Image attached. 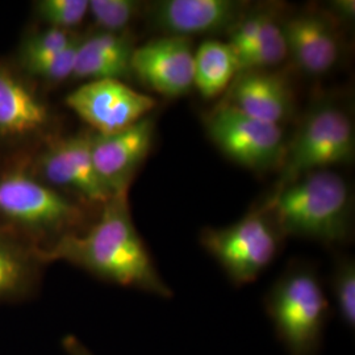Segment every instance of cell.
Segmentation results:
<instances>
[{
    "label": "cell",
    "instance_id": "7402d4cb",
    "mask_svg": "<svg viewBox=\"0 0 355 355\" xmlns=\"http://www.w3.org/2000/svg\"><path fill=\"white\" fill-rule=\"evenodd\" d=\"M330 291L337 316L347 329L355 328V265L350 257H340L330 277Z\"/></svg>",
    "mask_w": 355,
    "mask_h": 355
},
{
    "label": "cell",
    "instance_id": "ac0fdd59",
    "mask_svg": "<svg viewBox=\"0 0 355 355\" xmlns=\"http://www.w3.org/2000/svg\"><path fill=\"white\" fill-rule=\"evenodd\" d=\"M239 71L237 55L227 42L207 40L193 51V86L205 99L223 94Z\"/></svg>",
    "mask_w": 355,
    "mask_h": 355
},
{
    "label": "cell",
    "instance_id": "8fae6325",
    "mask_svg": "<svg viewBox=\"0 0 355 355\" xmlns=\"http://www.w3.org/2000/svg\"><path fill=\"white\" fill-rule=\"evenodd\" d=\"M132 76L153 91L178 98L193 86V51L190 37L165 36L152 40L132 54Z\"/></svg>",
    "mask_w": 355,
    "mask_h": 355
},
{
    "label": "cell",
    "instance_id": "8992f818",
    "mask_svg": "<svg viewBox=\"0 0 355 355\" xmlns=\"http://www.w3.org/2000/svg\"><path fill=\"white\" fill-rule=\"evenodd\" d=\"M91 130L54 135L29 152V167L36 177L91 209H99L114 193L98 175L91 154Z\"/></svg>",
    "mask_w": 355,
    "mask_h": 355
},
{
    "label": "cell",
    "instance_id": "9c48e42d",
    "mask_svg": "<svg viewBox=\"0 0 355 355\" xmlns=\"http://www.w3.org/2000/svg\"><path fill=\"white\" fill-rule=\"evenodd\" d=\"M207 130L221 152L248 168L268 170L283 162L287 146L280 125L257 120L227 103L209 114Z\"/></svg>",
    "mask_w": 355,
    "mask_h": 355
},
{
    "label": "cell",
    "instance_id": "9a60e30c",
    "mask_svg": "<svg viewBox=\"0 0 355 355\" xmlns=\"http://www.w3.org/2000/svg\"><path fill=\"white\" fill-rule=\"evenodd\" d=\"M227 104L261 121L280 125L295 111V98L288 83L265 70L243 71L232 82Z\"/></svg>",
    "mask_w": 355,
    "mask_h": 355
},
{
    "label": "cell",
    "instance_id": "4316f807",
    "mask_svg": "<svg viewBox=\"0 0 355 355\" xmlns=\"http://www.w3.org/2000/svg\"><path fill=\"white\" fill-rule=\"evenodd\" d=\"M331 7L337 16L343 17L346 20L354 19L355 3L353 0H337L331 3Z\"/></svg>",
    "mask_w": 355,
    "mask_h": 355
},
{
    "label": "cell",
    "instance_id": "5bb4252c",
    "mask_svg": "<svg viewBox=\"0 0 355 355\" xmlns=\"http://www.w3.org/2000/svg\"><path fill=\"white\" fill-rule=\"evenodd\" d=\"M287 53L308 76H322L340 58V40L329 20L318 13L303 12L282 24Z\"/></svg>",
    "mask_w": 355,
    "mask_h": 355
},
{
    "label": "cell",
    "instance_id": "52a82bcc",
    "mask_svg": "<svg viewBox=\"0 0 355 355\" xmlns=\"http://www.w3.org/2000/svg\"><path fill=\"white\" fill-rule=\"evenodd\" d=\"M354 153V125L349 114L336 105H320L306 116L286 148L277 189L308 173L349 164Z\"/></svg>",
    "mask_w": 355,
    "mask_h": 355
},
{
    "label": "cell",
    "instance_id": "7a4b0ae2",
    "mask_svg": "<svg viewBox=\"0 0 355 355\" xmlns=\"http://www.w3.org/2000/svg\"><path fill=\"white\" fill-rule=\"evenodd\" d=\"M91 208L40 180L29 167V152L0 162V227L42 253L89 227Z\"/></svg>",
    "mask_w": 355,
    "mask_h": 355
},
{
    "label": "cell",
    "instance_id": "d6986e66",
    "mask_svg": "<svg viewBox=\"0 0 355 355\" xmlns=\"http://www.w3.org/2000/svg\"><path fill=\"white\" fill-rule=\"evenodd\" d=\"M287 55L288 53L282 24L271 15L258 37L255 38L253 45L237 57L240 69L239 74L243 71L265 70L266 67L279 64Z\"/></svg>",
    "mask_w": 355,
    "mask_h": 355
},
{
    "label": "cell",
    "instance_id": "cb8c5ba5",
    "mask_svg": "<svg viewBox=\"0 0 355 355\" xmlns=\"http://www.w3.org/2000/svg\"><path fill=\"white\" fill-rule=\"evenodd\" d=\"M33 10L45 26L76 32L89 16V0H38Z\"/></svg>",
    "mask_w": 355,
    "mask_h": 355
},
{
    "label": "cell",
    "instance_id": "ffe728a7",
    "mask_svg": "<svg viewBox=\"0 0 355 355\" xmlns=\"http://www.w3.org/2000/svg\"><path fill=\"white\" fill-rule=\"evenodd\" d=\"M82 36L76 38L64 51L44 60H37L23 64H15L24 76L36 82L38 86H57L71 79L76 64V54L82 41Z\"/></svg>",
    "mask_w": 355,
    "mask_h": 355
},
{
    "label": "cell",
    "instance_id": "4fadbf2b",
    "mask_svg": "<svg viewBox=\"0 0 355 355\" xmlns=\"http://www.w3.org/2000/svg\"><path fill=\"white\" fill-rule=\"evenodd\" d=\"M245 8L237 0H164L153 7L152 23L168 36L218 33L236 26Z\"/></svg>",
    "mask_w": 355,
    "mask_h": 355
},
{
    "label": "cell",
    "instance_id": "7c38bea8",
    "mask_svg": "<svg viewBox=\"0 0 355 355\" xmlns=\"http://www.w3.org/2000/svg\"><path fill=\"white\" fill-rule=\"evenodd\" d=\"M154 121L146 116L114 135L92 132L91 154L95 170L112 193L129 191L140 166L152 150Z\"/></svg>",
    "mask_w": 355,
    "mask_h": 355
},
{
    "label": "cell",
    "instance_id": "ba28073f",
    "mask_svg": "<svg viewBox=\"0 0 355 355\" xmlns=\"http://www.w3.org/2000/svg\"><path fill=\"white\" fill-rule=\"evenodd\" d=\"M54 123L37 83L0 60V146L31 152L55 135Z\"/></svg>",
    "mask_w": 355,
    "mask_h": 355
},
{
    "label": "cell",
    "instance_id": "3957f363",
    "mask_svg": "<svg viewBox=\"0 0 355 355\" xmlns=\"http://www.w3.org/2000/svg\"><path fill=\"white\" fill-rule=\"evenodd\" d=\"M282 236L341 245L350 239L352 195L347 183L329 170L312 171L277 189L261 208Z\"/></svg>",
    "mask_w": 355,
    "mask_h": 355
},
{
    "label": "cell",
    "instance_id": "603a6c76",
    "mask_svg": "<svg viewBox=\"0 0 355 355\" xmlns=\"http://www.w3.org/2000/svg\"><path fill=\"white\" fill-rule=\"evenodd\" d=\"M141 7L135 0H91L89 15L99 32L121 35L140 15Z\"/></svg>",
    "mask_w": 355,
    "mask_h": 355
},
{
    "label": "cell",
    "instance_id": "484cf974",
    "mask_svg": "<svg viewBox=\"0 0 355 355\" xmlns=\"http://www.w3.org/2000/svg\"><path fill=\"white\" fill-rule=\"evenodd\" d=\"M62 347L66 355H95L78 337L71 334L62 340Z\"/></svg>",
    "mask_w": 355,
    "mask_h": 355
},
{
    "label": "cell",
    "instance_id": "30bf717a",
    "mask_svg": "<svg viewBox=\"0 0 355 355\" xmlns=\"http://www.w3.org/2000/svg\"><path fill=\"white\" fill-rule=\"evenodd\" d=\"M66 105L96 135H114L150 114L157 101L125 82L102 79L85 82L64 98Z\"/></svg>",
    "mask_w": 355,
    "mask_h": 355
},
{
    "label": "cell",
    "instance_id": "277c9868",
    "mask_svg": "<svg viewBox=\"0 0 355 355\" xmlns=\"http://www.w3.org/2000/svg\"><path fill=\"white\" fill-rule=\"evenodd\" d=\"M265 311L287 355H318L331 306L315 267L292 263L267 292Z\"/></svg>",
    "mask_w": 355,
    "mask_h": 355
},
{
    "label": "cell",
    "instance_id": "5b68a950",
    "mask_svg": "<svg viewBox=\"0 0 355 355\" xmlns=\"http://www.w3.org/2000/svg\"><path fill=\"white\" fill-rule=\"evenodd\" d=\"M282 239L272 220L258 209L228 227L204 229L200 242L234 286H246L274 262Z\"/></svg>",
    "mask_w": 355,
    "mask_h": 355
},
{
    "label": "cell",
    "instance_id": "6da1fadb",
    "mask_svg": "<svg viewBox=\"0 0 355 355\" xmlns=\"http://www.w3.org/2000/svg\"><path fill=\"white\" fill-rule=\"evenodd\" d=\"M129 191L117 192L99 208L87 228L55 243L45 262H66L96 279L168 299L166 284L130 215Z\"/></svg>",
    "mask_w": 355,
    "mask_h": 355
},
{
    "label": "cell",
    "instance_id": "2e32d148",
    "mask_svg": "<svg viewBox=\"0 0 355 355\" xmlns=\"http://www.w3.org/2000/svg\"><path fill=\"white\" fill-rule=\"evenodd\" d=\"M46 265L36 246L0 227V305L32 297Z\"/></svg>",
    "mask_w": 355,
    "mask_h": 355
},
{
    "label": "cell",
    "instance_id": "e0dca14e",
    "mask_svg": "<svg viewBox=\"0 0 355 355\" xmlns=\"http://www.w3.org/2000/svg\"><path fill=\"white\" fill-rule=\"evenodd\" d=\"M135 45L127 33L114 35L96 32L82 38L76 64L71 74L73 80H102L132 78V54Z\"/></svg>",
    "mask_w": 355,
    "mask_h": 355
},
{
    "label": "cell",
    "instance_id": "44dd1931",
    "mask_svg": "<svg viewBox=\"0 0 355 355\" xmlns=\"http://www.w3.org/2000/svg\"><path fill=\"white\" fill-rule=\"evenodd\" d=\"M79 35L51 26L31 31L26 33L17 48L15 64H23L37 60H44L64 51Z\"/></svg>",
    "mask_w": 355,
    "mask_h": 355
},
{
    "label": "cell",
    "instance_id": "d4e9b609",
    "mask_svg": "<svg viewBox=\"0 0 355 355\" xmlns=\"http://www.w3.org/2000/svg\"><path fill=\"white\" fill-rule=\"evenodd\" d=\"M270 16L271 13L266 11H257L250 15H243L241 20L230 29L227 44L237 57L253 45L255 38L261 33Z\"/></svg>",
    "mask_w": 355,
    "mask_h": 355
}]
</instances>
